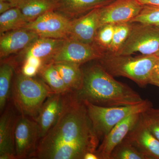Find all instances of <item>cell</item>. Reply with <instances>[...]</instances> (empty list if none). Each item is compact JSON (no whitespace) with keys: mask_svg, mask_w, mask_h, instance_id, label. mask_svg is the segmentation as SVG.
<instances>
[{"mask_svg":"<svg viewBox=\"0 0 159 159\" xmlns=\"http://www.w3.org/2000/svg\"><path fill=\"white\" fill-rule=\"evenodd\" d=\"M99 141L84 102L72 93L58 121L40 139L36 157L84 159L87 152H96Z\"/></svg>","mask_w":159,"mask_h":159,"instance_id":"obj_1","label":"cell"},{"mask_svg":"<svg viewBox=\"0 0 159 159\" xmlns=\"http://www.w3.org/2000/svg\"><path fill=\"white\" fill-rule=\"evenodd\" d=\"M82 70V87L75 93L83 101L112 107L137 105L145 100L128 85L116 80L99 63Z\"/></svg>","mask_w":159,"mask_h":159,"instance_id":"obj_2","label":"cell"},{"mask_svg":"<svg viewBox=\"0 0 159 159\" xmlns=\"http://www.w3.org/2000/svg\"><path fill=\"white\" fill-rule=\"evenodd\" d=\"M156 55L133 57L105 53L99 63L113 77H126L140 87L149 84V79L157 59Z\"/></svg>","mask_w":159,"mask_h":159,"instance_id":"obj_3","label":"cell"},{"mask_svg":"<svg viewBox=\"0 0 159 159\" xmlns=\"http://www.w3.org/2000/svg\"><path fill=\"white\" fill-rule=\"evenodd\" d=\"M54 93L42 80L20 73L15 78L11 95L13 105L21 115L35 119L46 99Z\"/></svg>","mask_w":159,"mask_h":159,"instance_id":"obj_4","label":"cell"},{"mask_svg":"<svg viewBox=\"0 0 159 159\" xmlns=\"http://www.w3.org/2000/svg\"><path fill=\"white\" fill-rule=\"evenodd\" d=\"M93 128L99 140H102L116 124L133 114L142 113L152 107L148 99L139 104L104 107L83 101Z\"/></svg>","mask_w":159,"mask_h":159,"instance_id":"obj_5","label":"cell"},{"mask_svg":"<svg viewBox=\"0 0 159 159\" xmlns=\"http://www.w3.org/2000/svg\"><path fill=\"white\" fill-rule=\"evenodd\" d=\"M159 51V26L134 23L128 38L116 55H156Z\"/></svg>","mask_w":159,"mask_h":159,"instance_id":"obj_6","label":"cell"},{"mask_svg":"<svg viewBox=\"0 0 159 159\" xmlns=\"http://www.w3.org/2000/svg\"><path fill=\"white\" fill-rule=\"evenodd\" d=\"M40 139V132L37 122L26 116H17L14 130L16 158L36 157Z\"/></svg>","mask_w":159,"mask_h":159,"instance_id":"obj_7","label":"cell"},{"mask_svg":"<svg viewBox=\"0 0 159 159\" xmlns=\"http://www.w3.org/2000/svg\"><path fill=\"white\" fill-rule=\"evenodd\" d=\"M71 24V19L54 10L47 12L30 22L24 28L34 31L39 37L67 39Z\"/></svg>","mask_w":159,"mask_h":159,"instance_id":"obj_8","label":"cell"},{"mask_svg":"<svg viewBox=\"0 0 159 159\" xmlns=\"http://www.w3.org/2000/svg\"><path fill=\"white\" fill-rule=\"evenodd\" d=\"M105 52L94 43H86L66 39L63 44L52 58L51 62H66L81 65L102 58Z\"/></svg>","mask_w":159,"mask_h":159,"instance_id":"obj_9","label":"cell"},{"mask_svg":"<svg viewBox=\"0 0 159 159\" xmlns=\"http://www.w3.org/2000/svg\"><path fill=\"white\" fill-rule=\"evenodd\" d=\"M143 7L137 0H115L99 8V27L130 22L139 15Z\"/></svg>","mask_w":159,"mask_h":159,"instance_id":"obj_10","label":"cell"},{"mask_svg":"<svg viewBox=\"0 0 159 159\" xmlns=\"http://www.w3.org/2000/svg\"><path fill=\"white\" fill-rule=\"evenodd\" d=\"M72 93H54L49 96L44 102L36 119L40 129V139L58 121L68 102Z\"/></svg>","mask_w":159,"mask_h":159,"instance_id":"obj_11","label":"cell"},{"mask_svg":"<svg viewBox=\"0 0 159 159\" xmlns=\"http://www.w3.org/2000/svg\"><path fill=\"white\" fill-rule=\"evenodd\" d=\"M66 39L39 37L26 48L17 53L11 62L15 66L22 63L27 58L33 57L42 60L45 64L49 63L51 62Z\"/></svg>","mask_w":159,"mask_h":159,"instance_id":"obj_12","label":"cell"},{"mask_svg":"<svg viewBox=\"0 0 159 159\" xmlns=\"http://www.w3.org/2000/svg\"><path fill=\"white\" fill-rule=\"evenodd\" d=\"M125 139L146 159H159V141L147 128L141 116Z\"/></svg>","mask_w":159,"mask_h":159,"instance_id":"obj_13","label":"cell"},{"mask_svg":"<svg viewBox=\"0 0 159 159\" xmlns=\"http://www.w3.org/2000/svg\"><path fill=\"white\" fill-rule=\"evenodd\" d=\"M141 113L133 114L120 121L112 129L98 146L96 153L99 159H109L112 151L137 123Z\"/></svg>","mask_w":159,"mask_h":159,"instance_id":"obj_14","label":"cell"},{"mask_svg":"<svg viewBox=\"0 0 159 159\" xmlns=\"http://www.w3.org/2000/svg\"><path fill=\"white\" fill-rule=\"evenodd\" d=\"M39 37L34 31L25 28L11 30L1 34V59L11 54H17Z\"/></svg>","mask_w":159,"mask_h":159,"instance_id":"obj_15","label":"cell"},{"mask_svg":"<svg viewBox=\"0 0 159 159\" xmlns=\"http://www.w3.org/2000/svg\"><path fill=\"white\" fill-rule=\"evenodd\" d=\"M99 8L93 9L72 20L70 30L67 39L93 43L97 29L99 28Z\"/></svg>","mask_w":159,"mask_h":159,"instance_id":"obj_16","label":"cell"},{"mask_svg":"<svg viewBox=\"0 0 159 159\" xmlns=\"http://www.w3.org/2000/svg\"><path fill=\"white\" fill-rule=\"evenodd\" d=\"M17 117L8 107L0 118V159H16L14 146V130Z\"/></svg>","mask_w":159,"mask_h":159,"instance_id":"obj_17","label":"cell"},{"mask_svg":"<svg viewBox=\"0 0 159 159\" xmlns=\"http://www.w3.org/2000/svg\"><path fill=\"white\" fill-rule=\"evenodd\" d=\"M115 0H59L56 11L69 18H77Z\"/></svg>","mask_w":159,"mask_h":159,"instance_id":"obj_18","label":"cell"},{"mask_svg":"<svg viewBox=\"0 0 159 159\" xmlns=\"http://www.w3.org/2000/svg\"><path fill=\"white\" fill-rule=\"evenodd\" d=\"M53 63L71 93H76L81 89L84 76L80 65L70 62Z\"/></svg>","mask_w":159,"mask_h":159,"instance_id":"obj_19","label":"cell"},{"mask_svg":"<svg viewBox=\"0 0 159 159\" xmlns=\"http://www.w3.org/2000/svg\"><path fill=\"white\" fill-rule=\"evenodd\" d=\"M58 2L59 0H25L16 7L30 22L47 12L56 11Z\"/></svg>","mask_w":159,"mask_h":159,"instance_id":"obj_20","label":"cell"},{"mask_svg":"<svg viewBox=\"0 0 159 159\" xmlns=\"http://www.w3.org/2000/svg\"><path fill=\"white\" fill-rule=\"evenodd\" d=\"M38 74L43 81L54 93L66 94L71 93L53 62L45 64L39 70Z\"/></svg>","mask_w":159,"mask_h":159,"instance_id":"obj_21","label":"cell"},{"mask_svg":"<svg viewBox=\"0 0 159 159\" xmlns=\"http://www.w3.org/2000/svg\"><path fill=\"white\" fill-rule=\"evenodd\" d=\"M15 72V65L11 61H5L0 67V111L5 108L11 95L12 79Z\"/></svg>","mask_w":159,"mask_h":159,"instance_id":"obj_22","label":"cell"},{"mask_svg":"<svg viewBox=\"0 0 159 159\" xmlns=\"http://www.w3.org/2000/svg\"><path fill=\"white\" fill-rule=\"evenodd\" d=\"M29 23L18 7L11 8L0 15V34L24 28Z\"/></svg>","mask_w":159,"mask_h":159,"instance_id":"obj_23","label":"cell"},{"mask_svg":"<svg viewBox=\"0 0 159 159\" xmlns=\"http://www.w3.org/2000/svg\"><path fill=\"white\" fill-rule=\"evenodd\" d=\"M133 24L134 23L128 22L115 25L112 40L105 53L115 54L120 50L128 38Z\"/></svg>","mask_w":159,"mask_h":159,"instance_id":"obj_24","label":"cell"},{"mask_svg":"<svg viewBox=\"0 0 159 159\" xmlns=\"http://www.w3.org/2000/svg\"><path fill=\"white\" fill-rule=\"evenodd\" d=\"M109 159H147L130 142L124 139L115 147Z\"/></svg>","mask_w":159,"mask_h":159,"instance_id":"obj_25","label":"cell"},{"mask_svg":"<svg viewBox=\"0 0 159 159\" xmlns=\"http://www.w3.org/2000/svg\"><path fill=\"white\" fill-rule=\"evenodd\" d=\"M115 25H102L97 29L93 43L103 52H107L113 36Z\"/></svg>","mask_w":159,"mask_h":159,"instance_id":"obj_26","label":"cell"},{"mask_svg":"<svg viewBox=\"0 0 159 159\" xmlns=\"http://www.w3.org/2000/svg\"><path fill=\"white\" fill-rule=\"evenodd\" d=\"M130 22L159 26V7L144 6L139 15Z\"/></svg>","mask_w":159,"mask_h":159,"instance_id":"obj_27","label":"cell"},{"mask_svg":"<svg viewBox=\"0 0 159 159\" xmlns=\"http://www.w3.org/2000/svg\"><path fill=\"white\" fill-rule=\"evenodd\" d=\"M141 116L147 128L159 141V109L151 107L141 113Z\"/></svg>","mask_w":159,"mask_h":159,"instance_id":"obj_28","label":"cell"},{"mask_svg":"<svg viewBox=\"0 0 159 159\" xmlns=\"http://www.w3.org/2000/svg\"><path fill=\"white\" fill-rule=\"evenodd\" d=\"M21 65V73L26 77H34L39 72L40 70L37 67L28 61H24Z\"/></svg>","mask_w":159,"mask_h":159,"instance_id":"obj_29","label":"cell"},{"mask_svg":"<svg viewBox=\"0 0 159 159\" xmlns=\"http://www.w3.org/2000/svg\"><path fill=\"white\" fill-rule=\"evenodd\" d=\"M12 8H14V7L12 4L8 1L0 0V14H2Z\"/></svg>","mask_w":159,"mask_h":159,"instance_id":"obj_30","label":"cell"},{"mask_svg":"<svg viewBox=\"0 0 159 159\" xmlns=\"http://www.w3.org/2000/svg\"><path fill=\"white\" fill-rule=\"evenodd\" d=\"M143 6L159 7V0H137Z\"/></svg>","mask_w":159,"mask_h":159,"instance_id":"obj_31","label":"cell"},{"mask_svg":"<svg viewBox=\"0 0 159 159\" xmlns=\"http://www.w3.org/2000/svg\"><path fill=\"white\" fill-rule=\"evenodd\" d=\"M149 84L159 87V74H152L149 79Z\"/></svg>","mask_w":159,"mask_h":159,"instance_id":"obj_32","label":"cell"},{"mask_svg":"<svg viewBox=\"0 0 159 159\" xmlns=\"http://www.w3.org/2000/svg\"><path fill=\"white\" fill-rule=\"evenodd\" d=\"M84 159H99L96 152H89L85 154Z\"/></svg>","mask_w":159,"mask_h":159,"instance_id":"obj_33","label":"cell"},{"mask_svg":"<svg viewBox=\"0 0 159 159\" xmlns=\"http://www.w3.org/2000/svg\"><path fill=\"white\" fill-rule=\"evenodd\" d=\"M159 74V56H158L157 59L154 66L152 74Z\"/></svg>","mask_w":159,"mask_h":159,"instance_id":"obj_34","label":"cell"},{"mask_svg":"<svg viewBox=\"0 0 159 159\" xmlns=\"http://www.w3.org/2000/svg\"><path fill=\"white\" fill-rule=\"evenodd\" d=\"M11 3L14 7H16L19 5L25 0H6Z\"/></svg>","mask_w":159,"mask_h":159,"instance_id":"obj_35","label":"cell"},{"mask_svg":"<svg viewBox=\"0 0 159 159\" xmlns=\"http://www.w3.org/2000/svg\"><path fill=\"white\" fill-rule=\"evenodd\" d=\"M156 55L157 56H159V51H158V52H157V53Z\"/></svg>","mask_w":159,"mask_h":159,"instance_id":"obj_36","label":"cell"}]
</instances>
